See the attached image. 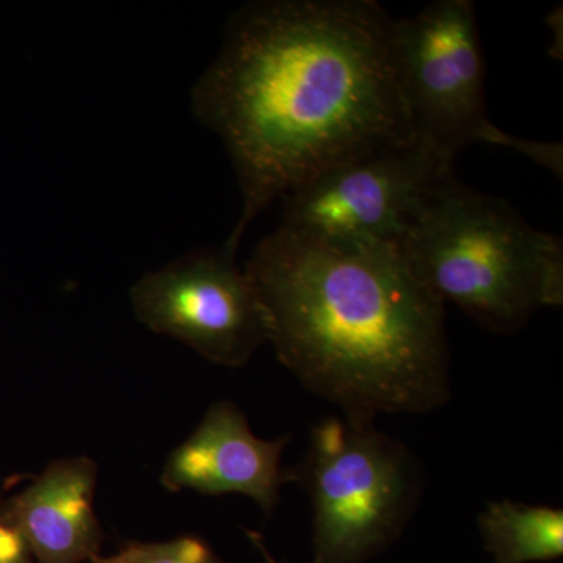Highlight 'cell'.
<instances>
[{"mask_svg":"<svg viewBox=\"0 0 563 563\" xmlns=\"http://www.w3.org/2000/svg\"><path fill=\"white\" fill-rule=\"evenodd\" d=\"M373 0H261L240 7L191 90L196 120L231 157L239 251L258 214L320 174L415 140Z\"/></svg>","mask_w":563,"mask_h":563,"instance_id":"cell-1","label":"cell"},{"mask_svg":"<svg viewBox=\"0 0 563 563\" xmlns=\"http://www.w3.org/2000/svg\"><path fill=\"white\" fill-rule=\"evenodd\" d=\"M244 269L277 361L343 417L428 413L451 398L444 303L396 246H332L279 228Z\"/></svg>","mask_w":563,"mask_h":563,"instance_id":"cell-2","label":"cell"},{"mask_svg":"<svg viewBox=\"0 0 563 563\" xmlns=\"http://www.w3.org/2000/svg\"><path fill=\"white\" fill-rule=\"evenodd\" d=\"M396 250L426 290L492 332H520L537 310L563 303L562 240L454 174L432 188Z\"/></svg>","mask_w":563,"mask_h":563,"instance_id":"cell-3","label":"cell"},{"mask_svg":"<svg viewBox=\"0 0 563 563\" xmlns=\"http://www.w3.org/2000/svg\"><path fill=\"white\" fill-rule=\"evenodd\" d=\"M296 483L313 510V563H365L401 537L420 504V461L372 421L313 426Z\"/></svg>","mask_w":563,"mask_h":563,"instance_id":"cell-4","label":"cell"},{"mask_svg":"<svg viewBox=\"0 0 563 563\" xmlns=\"http://www.w3.org/2000/svg\"><path fill=\"white\" fill-rule=\"evenodd\" d=\"M390 49L415 140L450 161L463 147H509L562 177V146L496 128L485 106V66L472 0H439L391 20Z\"/></svg>","mask_w":563,"mask_h":563,"instance_id":"cell-5","label":"cell"},{"mask_svg":"<svg viewBox=\"0 0 563 563\" xmlns=\"http://www.w3.org/2000/svg\"><path fill=\"white\" fill-rule=\"evenodd\" d=\"M453 165L418 140L344 163L285 196L279 228L332 246H396Z\"/></svg>","mask_w":563,"mask_h":563,"instance_id":"cell-6","label":"cell"},{"mask_svg":"<svg viewBox=\"0 0 563 563\" xmlns=\"http://www.w3.org/2000/svg\"><path fill=\"white\" fill-rule=\"evenodd\" d=\"M235 252L222 244L181 255L131 288L133 314L207 361L242 368L266 343L261 302Z\"/></svg>","mask_w":563,"mask_h":563,"instance_id":"cell-7","label":"cell"},{"mask_svg":"<svg viewBox=\"0 0 563 563\" xmlns=\"http://www.w3.org/2000/svg\"><path fill=\"white\" fill-rule=\"evenodd\" d=\"M290 435L262 440L251 431L235 402L218 401L201 424L166 459L161 483L166 490H195L207 496L243 495L272 515L295 470L282 465Z\"/></svg>","mask_w":563,"mask_h":563,"instance_id":"cell-8","label":"cell"},{"mask_svg":"<svg viewBox=\"0 0 563 563\" xmlns=\"http://www.w3.org/2000/svg\"><path fill=\"white\" fill-rule=\"evenodd\" d=\"M96 484L98 465L90 457L57 459L0 504V518L21 533L35 563L91 562L103 540Z\"/></svg>","mask_w":563,"mask_h":563,"instance_id":"cell-9","label":"cell"},{"mask_svg":"<svg viewBox=\"0 0 563 563\" xmlns=\"http://www.w3.org/2000/svg\"><path fill=\"white\" fill-rule=\"evenodd\" d=\"M495 563L558 561L563 555V510L512 499L487 503L477 517Z\"/></svg>","mask_w":563,"mask_h":563,"instance_id":"cell-10","label":"cell"},{"mask_svg":"<svg viewBox=\"0 0 563 563\" xmlns=\"http://www.w3.org/2000/svg\"><path fill=\"white\" fill-rule=\"evenodd\" d=\"M91 563H221L201 539L185 536L169 542H132L117 554L96 555Z\"/></svg>","mask_w":563,"mask_h":563,"instance_id":"cell-11","label":"cell"},{"mask_svg":"<svg viewBox=\"0 0 563 563\" xmlns=\"http://www.w3.org/2000/svg\"><path fill=\"white\" fill-rule=\"evenodd\" d=\"M0 563H35L21 533L2 518H0Z\"/></svg>","mask_w":563,"mask_h":563,"instance_id":"cell-12","label":"cell"},{"mask_svg":"<svg viewBox=\"0 0 563 563\" xmlns=\"http://www.w3.org/2000/svg\"><path fill=\"white\" fill-rule=\"evenodd\" d=\"M247 537H250L252 544L257 548L258 553L263 555L266 563H277L276 559H274L272 553H269L268 548H266L265 542H263L261 533L247 531Z\"/></svg>","mask_w":563,"mask_h":563,"instance_id":"cell-13","label":"cell"}]
</instances>
